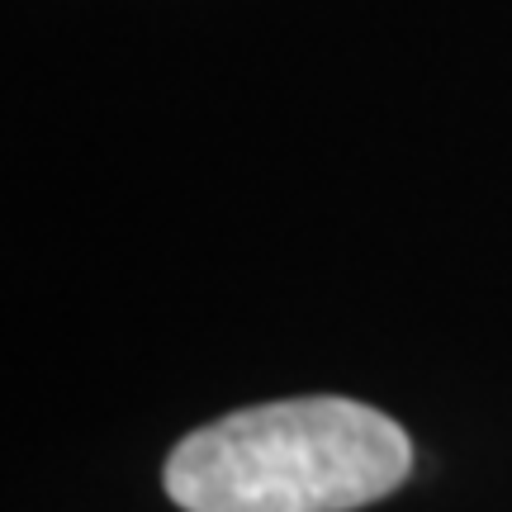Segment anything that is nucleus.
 Instances as JSON below:
<instances>
[{
    "instance_id": "f257e3e1",
    "label": "nucleus",
    "mask_w": 512,
    "mask_h": 512,
    "mask_svg": "<svg viewBox=\"0 0 512 512\" xmlns=\"http://www.w3.org/2000/svg\"><path fill=\"white\" fill-rule=\"evenodd\" d=\"M408 470L413 446L399 422L370 403L313 394L190 432L162 479L185 512H351L394 494Z\"/></svg>"
}]
</instances>
